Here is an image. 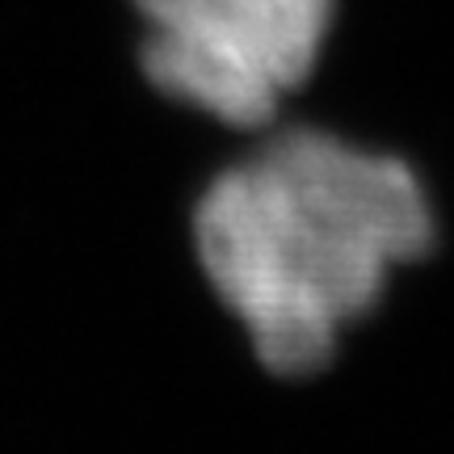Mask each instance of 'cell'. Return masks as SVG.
<instances>
[{"label": "cell", "mask_w": 454, "mask_h": 454, "mask_svg": "<svg viewBox=\"0 0 454 454\" xmlns=\"http://www.w3.org/2000/svg\"><path fill=\"white\" fill-rule=\"evenodd\" d=\"M139 64L164 98L261 127L311 76L333 26V0H135Z\"/></svg>", "instance_id": "obj_2"}, {"label": "cell", "mask_w": 454, "mask_h": 454, "mask_svg": "<svg viewBox=\"0 0 454 454\" xmlns=\"http://www.w3.org/2000/svg\"><path fill=\"white\" fill-rule=\"evenodd\" d=\"M434 240L421 177L391 152L291 127L194 207L198 265L274 374H311L387 278Z\"/></svg>", "instance_id": "obj_1"}]
</instances>
